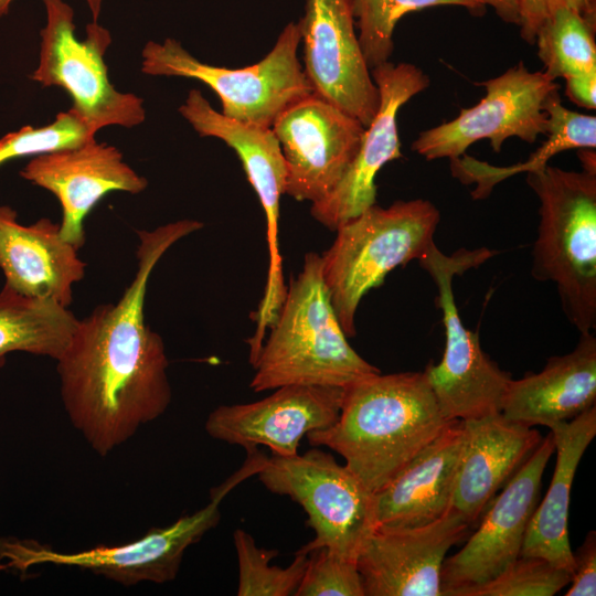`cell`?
Segmentation results:
<instances>
[{
	"instance_id": "6da1fadb",
	"label": "cell",
	"mask_w": 596,
	"mask_h": 596,
	"mask_svg": "<svg viewBox=\"0 0 596 596\" xmlns=\"http://www.w3.org/2000/svg\"><path fill=\"white\" fill-rule=\"evenodd\" d=\"M203 227L179 220L138 231L137 269L116 304L97 306L78 320L57 362L61 397L75 429L105 457L169 407L172 391L162 338L145 321L149 278L179 240Z\"/></svg>"
},
{
	"instance_id": "7a4b0ae2",
	"label": "cell",
	"mask_w": 596,
	"mask_h": 596,
	"mask_svg": "<svg viewBox=\"0 0 596 596\" xmlns=\"http://www.w3.org/2000/svg\"><path fill=\"white\" fill-rule=\"evenodd\" d=\"M448 423L424 371L380 372L347 385L338 419L306 436L311 446L339 454L374 493Z\"/></svg>"
},
{
	"instance_id": "3957f363",
	"label": "cell",
	"mask_w": 596,
	"mask_h": 596,
	"mask_svg": "<svg viewBox=\"0 0 596 596\" xmlns=\"http://www.w3.org/2000/svg\"><path fill=\"white\" fill-rule=\"evenodd\" d=\"M347 338L323 281L321 255L307 253L252 363L249 387L254 392L286 385L345 387L380 373Z\"/></svg>"
},
{
	"instance_id": "277c9868",
	"label": "cell",
	"mask_w": 596,
	"mask_h": 596,
	"mask_svg": "<svg viewBox=\"0 0 596 596\" xmlns=\"http://www.w3.org/2000/svg\"><path fill=\"white\" fill-rule=\"evenodd\" d=\"M536 195L538 234L532 276L552 283L570 322L582 332L596 328V172L547 164L530 172Z\"/></svg>"
},
{
	"instance_id": "5b68a950",
	"label": "cell",
	"mask_w": 596,
	"mask_h": 596,
	"mask_svg": "<svg viewBox=\"0 0 596 596\" xmlns=\"http://www.w3.org/2000/svg\"><path fill=\"white\" fill-rule=\"evenodd\" d=\"M439 210L428 200L376 203L340 225L321 255L322 277L347 337L355 336V313L371 289L394 268L419 260L435 243Z\"/></svg>"
},
{
	"instance_id": "8992f818",
	"label": "cell",
	"mask_w": 596,
	"mask_h": 596,
	"mask_svg": "<svg viewBox=\"0 0 596 596\" xmlns=\"http://www.w3.org/2000/svg\"><path fill=\"white\" fill-rule=\"evenodd\" d=\"M262 466L260 456L248 454L236 472L211 490L210 501L202 509L182 515L168 526L152 528L143 536L126 544L99 545L71 553L33 540L2 539L0 568L25 572L31 566L47 564L78 567L124 586L171 582L178 575L185 551L219 524L222 500L238 483L257 475Z\"/></svg>"
},
{
	"instance_id": "52a82bcc",
	"label": "cell",
	"mask_w": 596,
	"mask_h": 596,
	"mask_svg": "<svg viewBox=\"0 0 596 596\" xmlns=\"http://www.w3.org/2000/svg\"><path fill=\"white\" fill-rule=\"evenodd\" d=\"M300 42L299 21H291L259 62L227 68L201 62L175 39L149 41L141 52V71L198 79L219 96L224 116L270 128L287 106L313 93L298 60Z\"/></svg>"
},
{
	"instance_id": "ba28073f",
	"label": "cell",
	"mask_w": 596,
	"mask_h": 596,
	"mask_svg": "<svg viewBox=\"0 0 596 596\" xmlns=\"http://www.w3.org/2000/svg\"><path fill=\"white\" fill-rule=\"evenodd\" d=\"M494 252L481 247L444 254L434 243L418 260L437 286L438 305L445 327V351L438 364L424 370L439 409L447 422L468 421L501 413V404L511 380L481 349L478 332L465 327L459 316L453 280L456 275L477 267Z\"/></svg>"
},
{
	"instance_id": "9c48e42d",
	"label": "cell",
	"mask_w": 596,
	"mask_h": 596,
	"mask_svg": "<svg viewBox=\"0 0 596 596\" xmlns=\"http://www.w3.org/2000/svg\"><path fill=\"white\" fill-rule=\"evenodd\" d=\"M45 25L40 31V53L30 78L42 86H58L73 100L72 109L92 135L108 126L132 128L146 119L143 99L117 91L108 78L104 56L110 32L98 22L86 26V36L75 33L74 11L63 0H42Z\"/></svg>"
},
{
	"instance_id": "30bf717a",
	"label": "cell",
	"mask_w": 596,
	"mask_h": 596,
	"mask_svg": "<svg viewBox=\"0 0 596 596\" xmlns=\"http://www.w3.org/2000/svg\"><path fill=\"white\" fill-rule=\"evenodd\" d=\"M257 476L270 492L290 497L307 513L315 538L299 552L326 547L356 561L376 525L374 493L345 465L312 448L290 457L272 454Z\"/></svg>"
},
{
	"instance_id": "8fae6325",
	"label": "cell",
	"mask_w": 596,
	"mask_h": 596,
	"mask_svg": "<svg viewBox=\"0 0 596 596\" xmlns=\"http://www.w3.org/2000/svg\"><path fill=\"white\" fill-rule=\"evenodd\" d=\"M476 85L485 87V97L472 107L461 108L456 118L421 131L412 143L413 151L426 160H450L482 139L500 152L509 138L533 143L546 135L544 105L560 85L543 71L531 72L520 61L501 75Z\"/></svg>"
},
{
	"instance_id": "7c38bea8",
	"label": "cell",
	"mask_w": 596,
	"mask_h": 596,
	"mask_svg": "<svg viewBox=\"0 0 596 596\" xmlns=\"http://www.w3.org/2000/svg\"><path fill=\"white\" fill-rule=\"evenodd\" d=\"M270 128L285 159V194L311 203L341 180L365 130L358 119L315 93L287 106Z\"/></svg>"
},
{
	"instance_id": "4fadbf2b",
	"label": "cell",
	"mask_w": 596,
	"mask_h": 596,
	"mask_svg": "<svg viewBox=\"0 0 596 596\" xmlns=\"http://www.w3.org/2000/svg\"><path fill=\"white\" fill-rule=\"evenodd\" d=\"M554 451L550 433L492 499L465 545L445 558L440 572V596H454L461 588L483 584L520 556L528 524L536 507L542 476Z\"/></svg>"
},
{
	"instance_id": "5bb4252c",
	"label": "cell",
	"mask_w": 596,
	"mask_h": 596,
	"mask_svg": "<svg viewBox=\"0 0 596 596\" xmlns=\"http://www.w3.org/2000/svg\"><path fill=\"white\" fill-rule=\"evenodd\" d=\"M298 21L302 68L312 92L368 127L380 93L359 43L350 0H306Z\"/></svg>"
},
{
	"instance_id": "9a60e30c",
	"label": "cell",
	"mask_w": 596,
	"mask_h": 596,
	"mask_svg": "<svg viewBox=\"0 0 596 596\" xmlns=\"http://www.w3.org/2000/svg\"><path fill=\"white\" fill-rule=\"evenodd\" d=\"M371 75L380 93L377 113L365 127L360 148L341 180L310 206L311 216L330 231L376 203V174L387 162L402 157L398 111L430 85L424 71L411 63L387 61L373 67Z\"/></svg>"
},
{
	"instance_id": "2e32d148",
	"label": "cell",
	"mask_w": 596,
	"mask_h": 596,
	"mask_svg": "<svg viewBox=\"0 0 596 596\" xmlns=\"http://www.w3.org/2000/svg\"><path fill=\"white\" fill-rule=\"evenodd\" d=\"M181 116L201 137L224 141L238 156L266 219L268 269L258 312L274 317L287 291L278 242L280 196L286 189V164L272 128L238 121L215 110L199 89H191L179 107Z\"/></svg>"
},
{
	"instance_id": "e0dca14e",
	"label": "cell",
	"mask_w": 596,
	"mask_h": 596,
	"mask_svg": "<svg viewBox=\"0 0 596 596\" xmlns=\"http://www.w3.org/2000/svg\"><path fill=\"white\" fill-rule=\"evenodd\" d=\"M470 528L451 509L423 525H375L356 557L365 596H440L446 554Z\"/></svg>"
},
{
	"instance_id": "ac0fdd59",
	"label": "cell",
	"mask_w": 596,
	"mask_h": 596,
	"mask_svg": "<svg viewBox=\"0 0 596 596\" xmlns=\"http://www.w3.org/2000/svg\"><path fill=\"white\" fill-rule=\"evenodd\" d=\"M344 387L286 385L256 402L220 405L205 422L214 439L240 445L246 451L267 446L273 455L298 454L308 433L331 426L339 417Z\"/></svg>"
},
{
	"instance_id": "d6986e66",
	"label": "cell",
	"mask_w": 596,
	"mask_h": 596,
	"mask_svg": "<svg viewBox=\"0 0 596 596\" xmlns=\"http://www.w3.org/2000/svg\"><path fill=\"white\" fill-rule=\"evenodd\" d=\"M20 175L58 199L60 234L77 249L85 244L84 221L104 195L113 191L137 194L148 185L116 147L95 138L33 156Z\"/></svg>"
},
{
	"instance_id": "ffe728a7",
	"label": "cell",
	"mask_w": 596,
	"mask_h": 596,
	"mask_svg": "<svg viewBox=\"0 0 596 596\" xmlns=\"http://www.w3.org/2000/svg\"><path fill=\"white\" fill-rule=\"evenodd\" d=\"M462 422L465 435L450 509L473 526L542 436L501 413Z\"/></svg>"
},
{
	"instance_id": "44dd1931",
	"label": "cell",
	"mask_w": 596,
	"mask_h": 596,
	"mask_svg": "<svg viewBox=\"0 0 596 596\" xmlns=\"http://www.w3.org/2000/svg\"><path fill=\"white\" fill-rule=\"evenodd\" d=\"M77 251L61 236L60 224L42 217L23 225L15 210L0 205V268L14 291L68 308L73 285L85 276Z\"/></svg>"
},
{
	"instance_id": "7402d4cb",
	"label": "cell",
	"mask_w": 596,
	"mask_h": 596,
	"mask_svg": "<svg viewBox=\"0 0 596 596\" xmlns=\"http://www.w3.org/2000/svg\"><path fill=\"white\" fill-rule=\"evenodd\" d=\"M596 338L582 332L568 353L547 360L539 373L510 380L501 404L509 421L530 427L567 422L595 406Z\"/></svg>"
},
{
	"instance_id": "603a6c76",
	"label": "cell",
	"mask_w": 596,
	"mask_h": 596,
	"mask_svg": "<svg viewBox=\"0 0 596 596\" xmlns=\"http://www.w3.org/2000/svg\"><path fill=\"white\" fill-rule=\"evenodd\" d=\"M465 428L450 421L394 478L374 492L375 523L417 526L450 509Z\"/></svg>"
},
{
	"instance_id": "cb8c5ba5",
	"label": "cell",
	"mask_w": 596,
	"mask_h": 596,
	"mask_svg": "<svg viewBox=\"0 0 596 596\" xmlns=\"http://www.w3.org/2000/svg\"><path fill=\"white\" fill-rule=\"evenodd\" d=\"M550 429L556 464L549 490L528 524L520 555L544 558L572 574L567 525L571 489L577 466L596 435V406Z\"/></svg>"
},
{
	"instance_id": "d4e9b609",
	"label": "cell",
	"mask_w": 596,
	"mask_h": 596,
	"mask_svg": "<svg viewBox=\"0 0 596 596\" xmlns=\"http://www.w3.org/2000/svg\"><path fill=\"white\" fill-rule=\"evenodd\" d=\"M544 110L547 115L546 140L525 161L497 167L466 153L449 160L454 178L464 184L476 185L471 191L475 200L488 198L493 188L509 177L542 170L553 156L562 151L595 149L596 117L594 115L573 111L564 107L558 91L549 96Z\"/></svg>"
},
{
	"instance_id": "484cf974",
	"label": "cell",
	"mask_w": 596,
	"mask_h": 596,
	"mask_svg": "<svg viewBox=\"0 0 596 596\" xmlns=\"http://www.w3.org/2000/svg\"><path fill=\"white\" fill-rule=\"evenodd\" d=\"M78 319L53 300L23 296L8 286L0 291V360L15 351L58 360Z\"/></svg>"
},
{
	"instance_id": "4316f807",
	"label": "cell",
	"mask_w": 596,
	"mask_h": 596,
	"mask_svg": "<svg viewBox=\"0 0 596 596\" xmlns=\"http://www.w3.org/2000/svg\"><path fill=\"white\" fill-rule=\"evenodd\" d=\"M596 25L574 10L557 7L541 23L534 44L553 81L596 74Z\"/></svg>"
},
{
	"instance_id": "83f0119b",
	"label": "cell",
	"mask_w": 596,
	"mask_h": 596,
	"mask_svg": "<svg viewBox=\"0 0 596 596\" xmlns=\"http://www.w3.org/2000/svg\"><path fill=\"white\" fill-rule=\"evenodd\" d=\"M350 6L370 70L390 61L395 26L407 13L439 6L461 7L476 17L487 12L481 0H350Z\"/></svg>"
},
{
	"instance_id": "f1b7e54d",
	"label": "cell",
	"mask_w": 596,
	"mask_h": 596,
	"mask_svg": "<svg viewBox=\"0 0 596 596\" xmlns=\"http://www.w3.org/2000/svg\"><path fill=\"white\" fill-rule=\"evenodd\" d=\"M238 564V596H290L304 575L308 554L297 551L290 565H269L277 551L257 546L254 538L242 529L233 534Z\"/></svg>"
},
{
	"instance_id": "f546056e",
	"label": "cell",
	"mask_w": 596,
	"mask_h": 596,
	"mask_svg": "<svg viewBox=\"0 0 596 596\" xmlns=\"http://www.w3.org/2000/svg\"><path fill=\"white\" fill-rule=\"evenodd\" d=\"M570 582L568 571L541 557L520 555L494 578L454 596H552Z\"/></svg>"
},
{
	"instance_id": "4dcf8cb0",
	"label": "cell",
	"mask_w": 596,
	"mask_h": 596,
	"mask_svg": "<svg viewBox=\"0 0 596 596\" xmlns=\"http://www.w3.org/2000/svg\"><path fill=\"white\" fill-rule=\"evenodd\" d=\"M95 138L71 108L45 126H24L0 139V166L21 157L72 148Z\"/></svg>"
},
{
	"instance_id": "1f68e13d",
	"label": "cell",
	"mask_w": 596,
	"mask_h": 596,
	"mask_svg": "<svg viewBox=\"0 0 596 596\" xmlns=\"http://www.w3.org/2000/svg\"><path fill=\"white\" fill-rule=\"evenodd\" d=\"M295 596H365L356 561L326 547L308 554Z\"/></svg>"
},
{
	"instance_id": "d6a6232c",
	"label": "cell",
	"mask_w": 596,
	"mask_h": 596,
	"mask_svg": "<svg viewBox=\"0 0 596 596\" xmlns=\"http://www.w3.org/2000/svg\"><path fill=\"white\" fill-rule=\"evenodd\" d=\"M557 7L570 8L596 25V0H519L518 26L521 38L534 44L539 26Z\"/></svg>"
},
{
	"instance_id": "836d02e7",
	"label": "cell",
	"mask_w": 596,
	"mask_h": 596,
	"mask_svg": "<svg viewBox=\"0 0 596 596\" xmlns=\"http://www.w3.org/2000/svg\"><path fill=\"white\" fill-rule=\"evenodd\" d=\"M565 596L596 595V532L589 531L583 544L573 552V571Z\"/></svg>"
},
{
	"instance_id": "e575fe53",
	"label": "cell",
	"mask_w": 596,
	"mask_h": 596,
	"mask_svg": "<svg viewBox=\"0 0 596 596\" xmlns=\"http://www.w3.org/2000/svg\"><path fill=\"white\" fill-rule=\"evenodd\" d=\"M565 82V94L574 104L595 109L596 74L571 77Z\"/></svg>"
},
{
	"instance_id": "d590c367",
	"label": "cell",
	"mask_w": 596,
	"mask_h": 596,
	"mask_svg": "<svg viewBox=\"0 0 596 596\" xmlns=\"http://www.w3.org/2000/svg\"><path fill=\"white\" fill-rule=\"evenodd\" d=\"M490 6L497 15L507 23H519V0H481Z\"/></svg>"
},
{
	"instance_id": "8d00e7d4",
	"label": "cell",
	"mask_w": 596,
	"mask_h": 596,
	"mask_svg": "<svg viewBox=\"0 0 596 596\" xmlns=\"http://www.w3.org/2000/svg\"><path fill=\"white\" fill-rule=\"evenodd\" d=\"M14 0H0V19L8 14L9 8ZM94 22H98L104 0H85Z\"/></svg>"
},
{
	"instance_id": "74e56055",
	"label": "cell",
	"mask_w": 596,
	"mask_h": 596,
	"mask_svg": "<svg viewBox=\"0 0 596 596\" xmlns=\"http://www.w3.org/2000/svg\"><path fill=\"white\" fill-rule=\"evenodd\" d=\"M578 158L583 170L596 172V153L594 149H579Z\"/></svg>"
}]
</instances>
